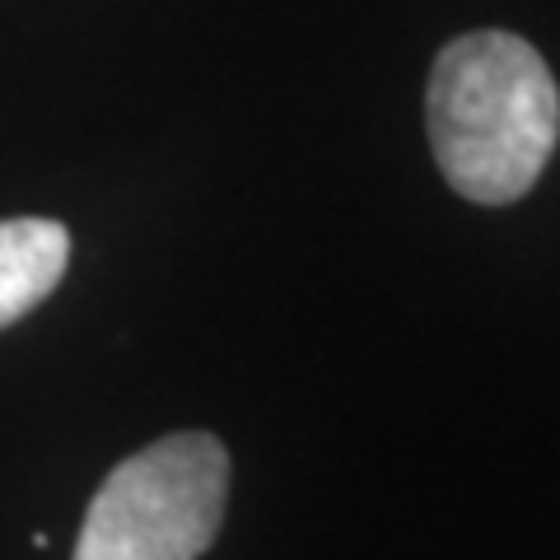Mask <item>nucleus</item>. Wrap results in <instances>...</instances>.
Segmentation results:
<instances>
[{
    "label": "nucleus",
    "mask_w": 560,
    "mask_h": 560,
    "mask_svg": "<svg viewBox=\"0 0 560 560\" xmlns=\"http://www.w3.org/2000/svg\"><path fill=\"white\" fill-rule=\"evenodd\" d=\"M70 261V230L61 220H0V331L28 318L61 285Z\"/></svg>",
    "instance_id": "7ed1b4c3"
},
{
    "label": "nucleus",
    "mask_w": 560,
    "mask_h": 560,
    "mask_svg": "<svg viewBox=\"0 0 560 560\" xmlns=\"http://www.w3.org/2000/svg\"><path fill=\"white\" fill-rule=\"evenodd\" d=\"M425 127L434 164L463 201L514 206L556 154V75L518 33H463L434 57Z\"/></svg>",
    "instance_id": "f257e3e1"
},
{
    "label": "nucleus",
    "mask_w": 560,
    "mask_h": 560,
    "mask_svg": "<svg viewBox=\"0 0 560 560\" xmlns=\"http://www.w3.org/2000/svg\"><path fill=\"white\" fill-rule=\"evenodd\" d=\"M230 448L173 430L121 458L90 500L70 560H201L224 528Z\"/></svg>",
    "instance_id": "f03ea898"
}]
</instances>
